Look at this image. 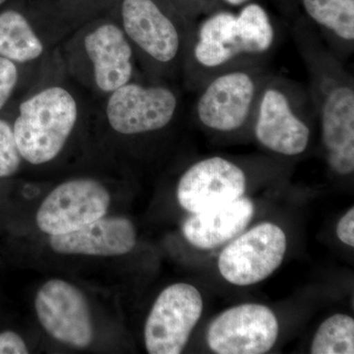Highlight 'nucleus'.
Here are the masks:
<instances>
[{
  "label": "nucleus",
  "mask_w": 354,
  "mask_h": 354,
  "mask_svg": "<svg viewBox=\"0 0 354 354\" xmlns=\"http://www.w3.org/2000/svg\"><path fill=\"white\" fill-rule=\"evenodd\" d=\"M29 353L24 339L13 330L0 333V354Z\"/></svg>",
  "instance_id": "4be33fe9"
},
{
  "label": "nucleus",
  "mask_w": 354,
  "mask_h": 354,
  "mask_svg": "<svg viewBox=\"0 0 354 354\" xmlns=\"http://www.w3.org/2000/svg\"><path fill=\"white\" fill-rule=\"evenodd\" d=\"M41 73L20 102L12 123L23 160L32 165L48 164L57 158L87 114L57 50Z\"/></svg>",
  "instance_id": "7ed1b4c3"
},
{
  "label": "nucleus",
  "mask_w": 354,
  "mask_h": 354,
  "mask_svg": "<svg viewBox=\"0 0 354 354\" xmlns=\"http://www.w3.org/2000/svg\"><path fill=\"white\" fill-rule=\"evenodd\" d=\"M20 81V67L0 57V111L12 97Z\"/></svg>",
  "instance_id": "412c9836"
},
{
  "label": "nucleus",
  "mask_w": 354,
  "mask_h": 354,
  "mask_svg": "<svg viewBox=\"0 0 354 354\" xmlns=\"http://www.w3.org/2000/svg\"><path fill=\"white\" fill-rule=\"evenodd\" d=\"M35 308L51 337L77 348L90 346L94 337L90 309L75 286L62 279L46 281L37 292Z\"/></svg>",
  "instance_id": "ddd939ff"
},
{
  "label": "nucleus",
  "mask_w": 354,
  "mask_h": 354,
  "mask_svg": "<svg viewBox=\"0 0 354 354\" xmlns=\"http://www.w3.org/2000/svg\"><path fill=\"white\" fill-rule=\"evenodd\" d=\"M109 204V191L99 180L70 179L57 186L41 203L37 225L44 234H68L106 216Z\"/></svg>",
  "instance_id": "9b49d317"
},
{
  "label": "nucleus",
  "mask_w": 354,
  "mask_h": 354,
  "mask_svg": "<svg viewBox=\"0 0 354 354\" xmlns=\"http://www.w3.org/2000/svg\"><path fill=\"white\" fill-rule=\"evenodd\" d=\"M286 236L281 227L263 223L239 235L223 251L218 267L223 278L234 286L264 281L283 263Z\"/></svg>",
  "instance_id": "9d476101"
},
{
  "label": "nucleus",
  "mask_w": 354,
  "mask_h": 354,
  "mask_svg": "<svg viewBox=\"0 0 354 354\" xmlns=\"http://www.w3.org/2000/svg\"><path fill=\"white\" fill-rule=\"evenodd\" d=\"M270 73L263 65L228 70L198 88L194 115L205 129L234 134L252 127L254 113Z\"/></svg>",
  "instance_id": "0eeeda50"
},
{
  "label": "nucleus",
  "mask_w": 354,
  "mask_h": 354,
  "mask_svg": "<svg viewBox=\"0 0 354 354\" xmlns=\"http://www.w3.org/2000/svg\"><path fill=\"white\" fill-rule=\"evenodd\" d=\"M246 187L247 176L241 167L225 158L211 157L184 171L176 195L184 209L197 214L239 199Z\"/></svg>",
  "instance_id": "4468645a"
},
{
  "label": "nucleus",
  "mask_w": 354,
  "mask_h": 354,
  "mask_svg": "<svg viewBox=\"0 0 354 354\" xmlns=\"http://www.w3.org/2000/svg\"><path fill=\"white\" fill-rule=\"evenodd\" d=\"M337 235L346 245L354 247V209L351 207L337 225Z\"/></svg>",
  "instance_id": "5701e85b"
},
{
  "label": "nucleus",
  "mask_w": 354,
  "mask_h": 354,
  "mask_svg": "<svg viewBox=\"0 0 354 354\" xmlns=\"http://www.w3.org/2000/svg\"><path fill=\"white\" fill-rule=\"evenodd\" d=\"M7 0H0V6H2V4L6 3Z\"/></svg>",
  "instance_id": "393cba45"
},
{
  "label": "nucleus",
  "mask_w": 354,
  "mask_h": 354,
  "mask_svg": "<svg viewBox=\"0 0 354 354\" xmlns=\"http://www.w3.org/2000/svg\"><path fill=\"white\" fill-rule=\"evenodd\" d=\"M137 234L132 221L122 216H102L68 234L50 235L55 252L66 255L120 256L136 245Z\"/></svg>",
  "instance_id": "2eb2a0df"
},
{
  "label": "nucleus",
  "mask_w": 354,
  "mask_h": 354,
  "mask_svg": "<svg viewBox=\"0 0 354 354\" xmlns=\"http://www.w3.org/2000/svg\"><path fill=\"white\" fill-rule=\"evenodd\" d=\"M22 162L12 124L0 118V178L15 176Z\"/></svg>",
  "instance_id": "aec40b11"
},
{
  "label": "nucleus",
  "mask_w": 354,
  "mask_h": 354,
  "mask_svg": "<svg viewBox=\"0 0 354 354\" xmlns=\"http://www.w3.org/2000/svg\"><path fill=\"white\" fill-rule=\"evenodd\" d=\"M227 3L230 4V6H241V4L245 3V2L248 1V0H225Z\"/></svg>",
  "instance_id": "b1692460"
},
{
  "label": "nucleus",
  "mask_w": 354,
  "mask_h": 354,
  "mask_svg": "<svg viewBox=\"0 0 354 354\" xmlns=\"http://www.w3.org/2000/svg\"><path fill=\"white\" fill-rule=\"evenodd\" d=\"M254 211L252 201L242 196L235 201L192 214L184 221L183 235L197 248H216L243 232L252 220Z\"/></svg>",
  "instance_id": "f3484780"
},
{
  "label": "nucleus",
  "mask_w": 354,
  "mask_h": 354,
  "mask_svg": "<svg viewBox=\"0 0 354 354\" xmlns=\"http://www.w3.org/2000/svg\"><path fill=\"white\" fill-rule=\"evenodd\" d=\"M315 116L308 88L269 74L261 90L251 130L267 150L297 157L308 148Z\"/></svg>",
  "instance_id": "423d86ee"
},
{
  "label": "nucleus",
  "mask_w": 354,
  "mask_h": 354,
  "mask_svg": "<svg viewBox=\"0 0 354 354\" xmlns=\"http://www.w3.org/2000/svg\"><path fill=\"white\" fill-rule=\"evenodd\" d=\"M274 43V25L259 4H247L239 14L214 13L191 32L181 72L184 83L197 91L223 72L263 65Z\"/></svg>",
  "instance_id": "f03ea898"
},
{
  "label": "nucleus",
  "mask_w": 354,
  "mask_h": 354,
  "mask_svg": "<svg viewBox=\"0 0 354 354\" xmlns=\"http://www.w3.org/2000/svg\"><path fill=\"white\" fill-rule=\"evenodd\" d=\"M312 354H353L354 320L344 314H335L321 324L314 335Z\"/></svg>",
  "instance_id": "6ab92c4d"
},
{
  "label": "nucleus",
  "mask_w": 354,
  "mask_h": 354,
  "mask_svg": "<svg viewBox=\"0 0 354 354\" xmlns=\"http://www.w3.org/2000/svg\"><path fill=\"white\" fill-rule=\"evenodd\" d=\"M131 44L137 64L153 81L183 72L193 26L157 0H121L116 19Z\"/></svg>",
  "instance_id": "39448f33"
},
{
  "label": "nucleus",
  "mask_w": 354,
  "mask_h": 354,
  "mask_svg": "<svg viewBox=\"0 0 354 354\" xmlns=\"http://www.w3.org/2000/svg\"><path fill=\"white\" fill-rule=\"evenodd\" d=\"M292 35L307 70V88L320 123L328 167L337 176H351L354 171L353 74L309 26L297 25Z\"/></svg>",
  "instance_id": "f257e3e1"
},
{
  "label": "nucleus",
  "mask_w": 354,
  "mask_h": 354,
  "mask_svg": "<svg viewBox=\"0 0 354 354\" xmlns=\"http://www.w3.org/2000/svg\"><path fill=\"white\" fill-rule=\"evenodd\" d=\"M274 312L262 304H246L225 310L207 330L209 348L218 354H262L271 351L279 335Z\"/></svg>",
  "instance_id": "f8f14e48"
},
{
  "label": "nucleus",
  "mask_w": 354,
  "mask_h": 354,
  "mask_svg": "<svg viewBox=\"0 0 354 354\" xmlns=\"http://www.w3.org/2000/svg\"><path fill=\"white\" fill-rule=\"evenodd\" d=\"M64 38L60 32L41 29L20 11L0 13V57L17 66L43 67L55 50L53 46Z\"/></svg>",
  "instance_id": "dca6fc26"
},
{
  "label": "nucleus",
  "mask_w": 354,
  "mask_h": 354,
  "mask_svg": "<svg viewBox=\"0 0 354 354\" xmlns=\"http://www.w3.org/2000/svg\"><path fill=\"white\" fill-rule=\"evenodd\" d=\"M57 50L67 75L102 99L134 80L136 57L116 20L81 25Z\"/></svg>",
  "instance_id": "20e7f679"
},
{
  "label": "nucleus",
  "mask_w": 354,
  "mask_h": 354,
  "mask_svg": "<svg viewBox=\"0 0 354 354\" xmlns=\"http://www.w3.org/2000/svg\"><path fill=\"white\" fill-rule=\"evenodd\" d=\"M324 43L344 62L354 50V0H302Z\"/></svg>",
  "instance_id": "a211bd4d"
},
{
  "label": "nucleus",
  "mask_w": 354,
  "mask_h": 354,
  "mask_svg": "<svg viewBox=\"0 0 354 354\" xmlns=\"http://www.w3.org/2000/svg\"><path fill=\"white\" fill-rule=\"evenodd\" d=\"M202 311V295L195 286L183 283L167 286L158 295L146 321L147 351L151 354L183 353Z\"/></svg>",
  "instance_id": "1a4fd4ad"
},
{
  "label": "nucleus",
  "mask_w": 354,
  "mask_h": 354,
  "mask_svg": "<svg viewBox=\"0 0 354 354\" xmlns=\"http://www.w3.org/2000/svg\"><path fill=\"white\" fill-rule=\"evenodd\" d=\"M104 121L122 136H140L164 130L176 120L180 97L164 81L132 80L104 97Z\"/></svg>",
  "instance_id": "6e6552de"
}]
</instances>
